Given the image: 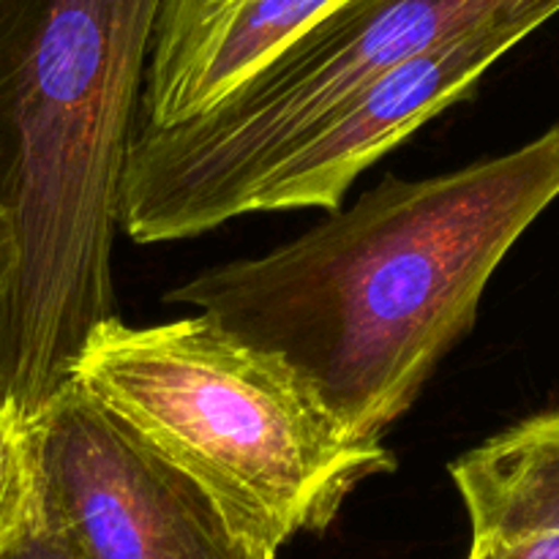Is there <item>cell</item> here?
Instances as JSON below:
<instances>
[{
  "label": "cell",
  "mask_w": 559,
  "mask_h": 559,
  "mask_svg": "<svg viewBox=\"0 0 559 559\" xmlns=\"http://www.w3.org/2000/svg\"><path fill=\"white\" fill-rule=\"evenodd\" d=\"M559 200V123L453 173L385 175L273 251L167 295L282 358L358 440L413 409L508 251Z\"/></svg>",
  "instance_id": "obj_1"
},
{
  "label": "cell",
  "mask_w": 559,
  "mask_h": 559,
  "mask_svg": "<svg viewBox=\"0 0 559 559\" xmlns=\"http://www.w3.org/2000/svg\"><path fill=\"white\" fill-rule=\"evenodd\" d=\"M162 0H0V407L25 424L115 317L112 243Z\"/></svg>",
  "instance_id": "obj_2"
},
{
  "label": "cell",
  "mask_w": 559,
  "mask_h": 559,
  "mask_svg": "<svg viewBox=\"0 0 559 559\" xmlns=\"http://www.w3.org/2000/svg\"><path fill=\"white\" fill-rule=\"evenodd\" d=\"M71 385L273 555L295 535L325 533L364 480L396 469L382 442L349 435L282 358L202 311L158 325L98 322Z\"/></svg>",
  "instance_id": "obj_3"
},
{
  "label": "cell",
  "mask_w": 559,
  "mask_h": 559,
  "mask_svg": "<svg viewBox=\"0 0 559 559\" xmlns=\"http://www.w3.org/2000/svg\"><path fill=\"white\" fill-rule=\"evenodd\" d=\"M557 14L559 0H353L207 112L134 129L120 233L140 246L173 243L246 216L273 162L371 76L464 33H535Z\"/></svg>",
  "instance_id": "obj_4"
},
{
  "label": "cell",
  "mask_w": 559,
  "mask_h": 559,
  "mask_svg": "<svg viewBox=\"0 0 559 559\" xmlns=\"http://www.w3.org/2000/svg\"><path fill=\"white\" fill-rule=\"evenodd\" d=\"M27 429L38 524L66 559H276L74 385Z\"/></svg>",
  "instance_id": "obj_5"
},
{
  "label": "cell",
  "mask_w": 559,
  "mask_h": 559,
  "mask_svg": "<svg viewBox=\"0 0 559 559\" xmlns=\"http://www.w3.org/2000/svg\"><path fill=\"white\" fill-rule=\"evenodd\" d=\"M527 36L519 25L480 27L371 76L328 107L273 162L246 213L338 211L360 173L442 109L473 96L486 71Z\"/></svg>",
  "instance_id": "obj_6"
},
{
  "label": "cell",
  "mask_w": 559,
  "mask_h": 559,
  "mask_svg": "<svg viewBox=\"0 0 559 559\" xmlns=\"http://www.w3.org/2000/svg\"><path fill=\"white\" fill-rule=\"evenodd\" d=\"M353 0H162L134 129L216 107Z\"/></svg>",
  "instance_id": "obj_7"
},
{
  "label": "cell",
  "mask_w": 559,
  "mask_h": 559,
  "mask_svg": "<svg viewBox=\"0 0 559 559\" xmlns=\"http://www.w3.org/2000/svg\"><path fill=\"white\" fill-rule=\"evenodd\" d=\"M448 473L469 522H559V409L489 437Z\"/></svg>",
  "instance_id": "obj_8"
},
{
  "label": "cell",
  "mask_w": 559,
  "mask_h": 559,
  "mask_svg": "<svg viewBox=\"0 0 559 559\" xmlns=\"http://www.w3.org/2000/svg\"><path fill=\"white\" fill-rule=\"evenodd\" d=\"M36 519L31 429L20 415L0 407V559L31 533Z\"/></svg>",
  "instance_id": "obj_9"
},
{
  "label": "cell",
  "mask_w": 559,
  "mask_h": 559,
  "mask_svg": "<svg viewBox=\"0 0 559 559\" xmlns=\"http://www.w3.org/2000/svg\"><path fill=\"white\" fill-rule=\"evenodd\" d=\"M467 559H559V522H469Z\"/></svg>",
  "instance_id": "obj_10"
},
{
  "label": "cell",
  "mask_w": 559,
  "mask_h": 559,
  "mask_svg": "<svg viewBox=\"0 0 559 559\" xmlns=\"http://www.w3.org/2000/svg\"><path fill=\"white\" fill-rule=\"evenodd\" d=\"M5 559H66V557L60 555V549L52 544V538L44 533L41 524H38L36 519L31 533H27L25 538H22L20 544L5 555Z\"/></svg>",
  "instance_id": "obj_11"
},
{
  "label": "cell",
  "mask_w": 559,
  "mask_h": 559,
  "mask_svg": "<svg viewBox=\"0 0 559 559\" xmlns=\"http://www.w3.org/2000/svg\"><path fill=\"white\" fill-rule=\"evenodd\" d=\"M5 254H9V222H5L3 211H0V267H3Z\"/></svg>",
  "instance_id": "obj_12"
}]
</instances>
